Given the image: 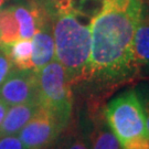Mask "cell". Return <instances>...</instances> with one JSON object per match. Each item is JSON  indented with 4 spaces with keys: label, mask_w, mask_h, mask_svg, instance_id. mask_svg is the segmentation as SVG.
Listing matches in <instances>:
<instances>
[{
    "label": "cell",
    "mask_w": 149,
    "mask_h": 149,
    "mask_svg": "<svg viewBox=\"0 0 149 149\" xmlns=\"http://www.w3.org/2000/svg\"><path fill=\"white\" fill-rule=\"evenodd\" d=\"M37 73L38 100L59 123L62 129L69 125L73 111V96L65 70L54 59Z\"/></svg>",
    "instance_id": "3"
},
{
    "label": "cell",
    "mask_w": 149,
    "mask_h": 149,
    "mask_svg": "<svg viewBox=\"0 0 149 149\" xmlns=\"http://www.w3.org/2000/svg\"><path fill=\"white\" fill-rule=\"evenodd\" d=\"M103 116L120 147L130 141L147 138L145 114L136 90H128L113 98L106 105Z\"/></svg>",
    "instance_id": "4"
},
{
    "label": "cell",
    "mask_w": 149,
    "mask_h": 149,
    "mask_svg": "<svg viewBox=\"0 0 149 149\" xmlns=\"http://www.w3.org/2000/svg\"><path fill=\"white\" fill-rule=\"evenodd\" d=\"M13 15L16 17L19 24V34L20 39L31 40L39 24L42 20L43 13L37 7H28V6H11Z\"/></svg>",
    "instance_id": "10"
},
{
    "label": "cell",
    "mask_w": 149,
    "mask_h": 149,
    "mask_svg": "<svg viewBox=\"0 0 149 149\" xmlns=\"http://www.w3.org/2000/svg\"><path fill=\"white\" fill-rule=\"evenodd\" d=\"M54 1H56V2H60V1H61V0H54Z\"/></svg>",
    "instance_id": "24"
},
{
    "label": "cell",
    "mask_w": 149,
    "mask_h": 149,
    "mask_svg": "<svg viewBox=\"0 0 149 149\" xmlns=\"http://www.w3.org/2000/svg\"><path fill=\"white\" fill-rule=\"evenodd\" d=\"M133 63L136 75L149 73V16H143L133 40Z\"/></svg>",
    "instance_id": "8"
},
{
    "label": "cell",
    "mask_w": 149,
    "mask_h": 149,
    "mask_svg": "<svg viewBox=\"0 0 149 149\" xmlns=\"http://www.w3.org/2000/svg\"><path fill=\"white\" fill-rule=\"evenodd\" d=\"M0 149H27L21 139L16 135L0 136Z\"/></svg>",
    "instance_id": "16"
},
{
    "label": "cell",
    "mask_w": 149,
    "mask_h": 149,
    "mask_svg": "<svg viewBox=\"0 0 149 149\" xmlns=\"http://www.w3.org/2000/svg\"><path fill=\"white\" fill-rule=\"evenodd\" d=\"M136 92H137L139 100H140L141 105H143L146 127H147V132H148L149 136V85H143L141 87H139L138 90H136Z\"/></svg>",
    "instance_id": "15"
},
{
    "label": "cell",
    "mask_w": 149,
    "mask_h": 149,
    "mask_svg": "<svg viewBox=\"0 0 149 149\" xmlns=\"http://www.w3.org/2000/svg\"><path fill=\"white\" fill-rule=\"evenodd\" d=\"M3 50L8 58L10 59L11 63L20 70H32V42L31 40L19 39L18 41L12 44L0 48Z\"/></svg>",
    "instance_id": "12"
},
{
    "label": "cell",
    "mask_w": 149,
    "mask_h": 149,
    "mask_svg": "<svg viewBox=\"0 0 149 149\" xmlns=\"http://www.w3.org/2000/svg\"><path fill=\"white\" fill-rule=\"evenodd\" d=\"M122 149H149V137L130 141L122 146Z\"/></svg>",
    "instance_id": "18"
},
{
    "label": "cell",
    "mask_w": 149,
    "mask_h": 149,
    "mask_svg": "<svg viewBox=\"0 0 149 149\" xmlns=\"http://www.w3.org/2000/svg\"><path fill=\"white\" fill-rule=\"evenodd\" d=\"M90 149H122L117 137L105 122L104 116L94 124L88 138Z\"/></svg>",
    "instance_id": "11"
},
{
    "label": "cell",
    "mask_w": 149,
    "mask_h": 149,
    "mask_svg": "<svg viewBox=\"0 0 149 149\" xmlns=\"http://www.w3.org/2000/svg\"><path fill=\"white\" fill-rule=\"evenodd\" d=\"M11 66H12V63H11L10 59L8 58L5 51L0 49V85L6 80L8 74L10 73Z\"/></svg>",
    "instance_id": "17"
},
{
    "label": "cell",
    "mask_w": 149,
    "mask_h": 149,
    "mask_svg": "<svg viewBox=\"0 0 149 149\" xmlns=\"http://www.w3.org/2000/svg\"><path fill=\"white\" fill-rule=\"evenodd\" d=\"M8 108H9V106L2 100H0V126H1V124L3 122V118H5Z\"/></svg>",
    "instance_id": "19"
},
{
    "label": "cell",
    "mask_w": 149,
    "mask_h": 149,
    "mask_svg": "<svg viewBox=\"0 0 149 149\" xmlns=\"http://www.w3.org/2000/svg\"><path fill=\"white\" fill-rule=\"evenodd\" d=\"M0 100L8 106L39 102L37 73L33 70H11L0 85Z\"/></svg>",
    "instance_id": "6"
},
{
    "label": "cell",
    "mask_w": 149,
    "mask_h": 149,
    "mask_svg": "<svg viewBox=\"0 0 149 149\" xmlns=\"http://www.w3.org/2000/svg\"><path fill=\"white\" fill-rule=\"evenodd\" d=\"M19 39V24L11 7L0 9V48L8 47Z\"/></svg>",
    "instance_id": "13"
},
{
    "label": "cell",
    "mask_w": 149,
    "mask_h": 149,
    "mask_svg": "<svg viewBox=\"0 0 149 149\" xmlns=\"http://www.w3.org/2000/svg\"><path fill=\"white\" fill-rule=\"evenodd\" d=\"M58 13L52 24L55 60L65 70L70 84L87 79L91 54V28L81 19L74 6L58 3Z\"/></svg>",
    "instance_id": "2"
},
{
    "label": "cell",
    "mask_w": 149,
    "mask_h": 149,
    "mask_svg": "<svg viewBox=\"0 0 149 149\" xmlns=\"http://www.w3.org/2000/svg\"><path fill=\"white\" fill-rule=\"evenodd\" d=\"M32 42V70L38 72L55 59L52 23L45 15L39 24V28L31 39Z\"/></svg>",
    "instance_id": "7"
},
{
    "label": "cell",
    "mask_w": 149,
    "mask_h": 149,
    "mask_svg": "<svg viewBox=\"0 0 149 149\" xmlns=\"http://www.w3.org/2000/svg\"><path fill=\"white\" fill-rule=\"evenodd\" d=\"M5 2H6V0H0V8H1V6L3 5Z\"/></svg>",
    "instance_id": "23"
},
{
    "label": "cell",
    "mask_w": 149,
    "mask_h": 149,
    "mask_svg": "<svg viewBox=\"0 0 149 149\" xmlns=\"http://www.w3.org/2000/svg\"><path fill=\"white\" fill-rule=\"evenodd\" d=\"M55 149H90L88 139L79 132H70L60 140Z\"/></svg>",
    "instance_id": "14"
},
{
    "label": "cell",
    "mask_w": 149,
    "mask_h": 149,
    "mask_svg": "<svg viewBox=\"0 0 149 149\" xmlns=\"http://www.w3.org/2000/svg\"><path fill=\"white\" fill-rule=\"evenodd\" d=\"M144 6H149V0H141Z\"/></svg>",
    "instance_id": "22"
},
{
    "label": "cell",
    "mask_w": 149,
    "mask_h": 149,
    "mask_svg": "<svg viewBox=\"0 0 149 149\" xmlns=\"http://www.w3.org/2000/svg\"><path fill=\"white\" fill-rule=\"evenodd\" d=\"M144 12L141 0H101L92 17L87 79L117 86L135 79L133 40Z\"/></svg>",
    "instance_id": "1"
},
{
    "label": "cell",
    "mask_w": 149,
    "mask_h": 149,
    "mask_svg": "<svg viewBox=\"0 0 149 149\" xmlns=\"http://www.w3.org/2000/svg\"><path fill=\"white\" fill-rule=\"evenodd\" d=\"M63 129L50 113L41 107L18 133L27 149H45L58 139Z\"/></svg>",
    "instance_id": "5"
},
{
    "label": "cell",
    "mask_w": 149,
    "mask_h": 149,
    "mask_svg": "<svg viewBox=\"0 0 149 149\" xmlns=\"http://www.w3.org/2000/svg\"><path fill=\"white\" fill-rule=\"evenodd\" d=\"M75 0H72V3H74ZM81 5H85L87 2H93V1H101V0H77Z\"/></svg>",
    "instance_id": "21"
},
{
    "label": "cell",
    "mask_w": 149,
    "mask_h": 149,
    "mask_svg": "<svg viewBox=\"0 0 149 149\" xmlns=\"http://www.w3.org/2000/svg\"><path fill=\"white\" fill-rule=\"evenodd\" d=\"M40 108L41 105L39 102H30L10 106L0 126V136L17 135L39 112Z\"/></svg>",
    "instance_id": "9"
},
{
    "label": "cell",
    "mask_w": 149,
    "mask_h": 149,
    "mask_svg": "<svg viewBox=\"0 0 149 149\" xmlns=\"http://www.w3.org/2000/svg\"><path fill=\"white\" fill-rule=\"evenodd\" d=\"M58 3H60V5H62V6H65V7H71V6H73L72 0H61Z\"/></svg>",
    "instance_id": "20"
}]
</instances>
